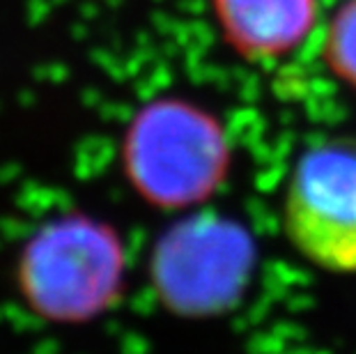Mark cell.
<instances>
[{
    "mask_svg": "<svg viewBox=\"0 0 356 354\" xmlns=\"http://www.w3.org/2000/svg\"><path fill=\"white\" fill-rule=\"evenodd\" d=\"M283 232L310 265L356 274V136H333L301 152L283 195Z\"/></svg>",
    "mask_w": 356,
    "mask_h": 354,
    "instance_id": "1",
    "label": "cell"
},
{
    "mask_svg": "<svg viewBox=\"0 0 356 354\" xmlns=\"http://www.w3.org/2000/svg\"><path fill=\"white\" fill-rule=\"evenodd\" d=\"M115 276V251L97 225L67 218L44 228L26 246L19 283L28 304L53 320L92 313Z\"/></svg>",
    "mask_w": 356,
    "mask_h": 354,
    "instance_id": "2",
    "label": "cell"
},
{
    "mask_svg": "<svg viewBox=\"0 0 356 354\" xmlns=\"http://www.w3.org/2000/svg\"><path fill=\"white\" fill-rule=\"evenodd\" d=\"M181 104H161L138 122L134 166L138 182L159 200L200 195L218 172V138L202 115Z\"/></svg>",
    "mask_w": 356,
    "mask_h": 354,
    "instance_id": "3",
    "label": "cell"
},
{
    "mask_svg": "<svg viewBox=\"0 0 356 354\" xmlns=\"http://www.w3.org/2000/svg\"><path fill=\"white\" fill-rule=\"evenodd\" d=\"M225 40L248 60L292 54L310 35L317 0H211Z\"/></svg>",
    "mask_w": 356,
    "mask_h": 354,
    "instance_id": "4",
    "label": "cell"
},
{
    "mask_svg": "<svg viewBox=\"0 0 356 354\" xmlns=\"http://www.w3.org/2000/svg\"><path fill=\"white\" fill-rule=\"evenodd\" d=\"M324 58L338 79L356 88V0L343 3L331 19Z\"/></svg>",
    "mask_w": 356,
    "mask_h": 354,
    "instance_id": "5",
    "label": "cell"
}]
</instances>
